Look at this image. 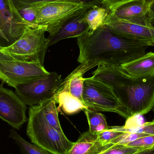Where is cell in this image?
Segmentation results:
<instances>
[{
    "instance_id": "obj_35",
    "label": "cell",
    "mask_w": 154,
    "mask_h": 154,
    "mask_svg": "<svg viewBox=\"0 0 154 154\" xmlns=\"http://www.w3.org/2000/svg\"></svg>"
},
{
    "instance_id": "obj_24",
    "label": "cell",
    "mask_w": 154,
    "mask_h": 154,
    "mask_svg": "<svg viewBox=\"0 0 154 154\" xmlns=\"http://www.w3.org/2000/svg\"><path fill=\"white\" fill-rule=\"evenodd\" d=\"M26 4H35L39 3L57 2H66L80 4L91 6H102L101 0H19Z\"/></svg>"
},
{
    "instance_id": "obj_28",
    "label": "cell",
    "mask_w": 154,
    "mask_h": 154,
    "mask_svg": "<svg viewBox=\"0 0 154 154\" xmlns=\"http://www.w3.org/2000/svg\"><path fill=\"white\" fill-rule=\"evenodd\" d=\"M123 133L122 132L113 131L109 128L108 129L96 134L100 142L104 144L108 145L111 143L113 140L122 134Z\"/></svg>"
},
{
    "instance_id": "obj_18",
    "label": "cell",
    "mask_w": 154,
    "mask_h": 154,
    "mask_svg": "<svg viewBox=\"0 0 154 154\" xmlns=\"http://www.w3.org/2000/svg\"><path fill=\"white\" fill-rule=\"evenodd\" d=\"M12 1L20 16L31 28H39L37 25V17L40 9L45 3L26 4L19 0Z\"/></svg>"
},
{
    "instance_id": "obj_12",
    "label": "cell",
    "mask_w": 154,
    "mask_h": 154,
    "mask_svg": "<svg viewBox=\"0 0 154 154\" xmlns=\"http://www.w3.org/2000/svg\"><path fill=\"white\" fill-rule=\"evenodd\" d=\"M149 6L145 0H134L119 5L112 12L124 20L149 26Z\"/></svg>"
},
{
    "instance_id": "obj_30",
    "label": "cell",
    "mask_w": 154,
    "mask_h": 154,
    "mask_svg": "<svg viewBox=\"0 0 154 154\" xmlns=\"http://www.w3.org/2000/svg\"><path fill=\"white\" fill-rule=\"evenodd\" d=\"M132 154H154V147L148 149H141Z\"/></svg>"
},
{
    "instance_id": "obj_26",
    "label": "cell",
    "mask_w": 154,
    "mask_h": 154,
    "mask_svg": "<svg viewBox=\"0 0 154 154\" xmlns=\"http://www.w3.org/2000/svg\"><path fill=\"white\" fill-rule=\"evenodd\" d=\"M148 135L145 134H136L132 133H123L122 134L115 138L111 142L113 144H119L126 145L128 143L134 141L135 140L146 136Z\"/></svg>"
},
{
    "instance_id": "obj_3",
    "label": "cell",
    "mask_w": 154,
    "mask_h": 154,
    "mask_svg": "<svg viewBox=\"0 0 154 154\" xmlns=\"http://www.w3.org/2000/svg\"><path fill=\"white\" fill-rule=\"evenodd\" d=\"M27 134L32 143L54 154H68L74 143L51 126L39 105L29 108Z\"/></svg>"
},
{
    "instance_id": "obj_2",
    "label": "cell",
    "mask_w": 154,
    "mask_h": 154,
    "mask_svg": "<svg viewBox=\"0 0 154 154\" xmlns=\"http://www.w3.org/2000/svg\"><path fill=\"white\" fill-rule=\"evenodd\" d=\"M92 77L109 86L131 118L147 114L154 106V74L133 79L119 66L99 65Z\"/></svg>"
},
{
    "instance_id": "obj_4",
    "label": "cell",
    "mask_w": 154,
    "mask_h": 154,
    "mask_svg": "<svg viewBox=\"0 0 154 154\" xmlns=\"http://www.w3.org/2000/svg\"><path fill=\"white\" fill-rule=\"evenodd\" d=\"M44 30L27 27L18 40L6 47L1 53L9 59L38 63L44 66L49 41Z\"/></svg>"
},
{
    "instance_id": "obj_16",
    "label": "cell",
    "mask_w": 154,
    "mask_h": 154,
    "mask_svg": "<svg viewBox=\"0 0 154 154\" xmlns=\"http://www.w3.org/2000/svg\"><path fill=\"white\" fill-rule=\"evenodd\" d=\"M86 72L80 65L68 76L63 80L58 90L69 91L76 98L84 103L82 95L85 78H83V76Z\"/></svg>"
},
{
    "instance_id": "obj_10",
    "label": "cell",
    "mask_w": 154,
    "mask_h": 154,
    "mask_svg": "<svg viewBox=\"0 0 154 154\" xmlns=\"http://www.w3.org/2000/svg\"><path fill=\"white\" fill-rule=\"evenodd\" d=\"M27 109L26 104L16 93L0 84V119L20 129L27 122Z\"/></svg>"
},
{
    "instance_id": "obj_9",
    "label": "cell",
    "mask_w": 154,
    "mask_h": 154,
    "mask_svg": "<svg viewBox=\"0 0 154 154\" xmlns=\"http://www.w3.org/2000/svg\"><path fill=\"white\" fill-rule=\"evenodd\" d=\"M115 33L147 47H154V29L119 19L109 12L104 23Z\"/></svg>"
},
{
    "instance_id": "obj_22",
    "label": "cell",
    "mask_w": 154,
    "mask_h": 154,
    "mask_svg": "<svg viewBox=\"0 0 154 154\" xmlns=\"http://www.w3.org/2000/svg\"><path fill=\"white\" fill-rule=\"evenodd\" d=\"M10 136L18 146L22 154H54L27 142L14 130H11Z\"/></svg>"
},
{
    "instance_id": "obj_14",
    "label": "cell",
    "mask_w": 154,
    "mask_h": 154,
    "mask_svg": "<svg viewBox=\"0 0 154 154\" xmlns=\"http://www.w3.org/2000/svg\"><path fill=\"white\" fill-rule=\"evenodd\" d=\"M119 68L133 79H138L154 74V52L146 53L142 57L124 63Z\"/></svg>"
},
{
    "instance_id": "obj_15",
    "label": "cell",
    "mask_w": 154,
    "mask_h": 154,
    "mask_svg": "<svg viewBox=\"0 0 154 154\" xmlns=\"http://www.w3.org/2000/svg\"><path fill=\"white\" fill-rule=\"evenodd\" d=\"M113 144L105 145L100 142L96 134L85 132L74 143L68 154H100Z\"/></svg>"
},
{
    "instance_id": "obj_17",
    "label": "cell",
    "mask_w": 154,
    "mask_h": 154,
    "mask_svg": "<svg viewBox=\"0 0 154 154\" xmlns=\"http://www.w3.org/2000/svg\"><path fill=\"white\" fill-rule=\"evenodd\" d=\"M53 98L56 103L59 104L57 108L59 112L61 109L65 114L71 115L88 108L84 103L67 91L57 90Z\"/></svg>"
},
{
    "instance_id": "obj_6",
    "label": "cell",
    "mask_w": 154,
    "mask_h": 154,
    "mask_svg": "<svg viewBox=\"0 0 154 154\" xmlns=\"http://www.w3.org/2000/svg\"><path fill=\"white\" fill-rule=\"evenodd\" d=\"M92 7L66 2L45 3L38 13L37 25L53 35L69 20Z\"/></svg>"
},
{
    "instance_id": "obj_19",
    "label": "cell",
    "mask_w": 154,
    "mask_h": 154,
    "mask_svg": "<svg viewBox=\"0 0 154 154\" xmlns=\"http://www.w3.org/2000/svg\"><path fill=\"white\" fill-rule=\"evenodd\" d=\"M109 11L103 6H93L88 9L84 14V21L91 33L104 24Z\"/></svg>"
},
{
    "instance_id": "obj_32",
    "label": "cell",
    "mask_w": 154,
    "mask_h": 154,
    "mask_svg": "<svg viewBox=\"0 0 154 154\" xmlns=\"http://www.w3.org/2000/svg\"><path fill=\"white\" fill-rule=\"evenodd\" d=\"M148 25L154 29V18L150 19L148 20Z\"/></svg>"
},
{
    "instance_id": "obj_34",
    "label": "cell",
    "mask_w": 154,
    "mask_h": 154,
    "mask_svg": "<svg viewBox=\"0 0 154 154\" xmlns=\"http://www.w3.org/2000/svg\"><path fill=\"white\" fill-rule=\"evenodd\" d=\"M145 1H146L148 4H150L151 3V2H152L154 0H145Z\"/></svg>"
},
{
    "instance_id": "obj_13",
    "label": "cell",
    "mask_w": 154,
    "mask_h": 154,
    "mask_svg": "<svg viewBox=\"0 0 154 154\" xmlns=\"http://www.w3.org/2000/svg\"><path fill=\"white\" fill-rule=\"evenodd\" d=\"M85 12L74 16L67 21L57 32L53 35H49L47 38L49 41V47L62 40L70 38H78L87 34L89 29L83 19Z\"/></svg>"
},
{
    "instance_id": "obj_31",
    "label": "cell",
    "mask_w": 154,
    "mask_h": 154,
    "mask_svg": "<svg viewBox=\"0 0 154 154\" xmlns=\"http://www.w3.org/2000/svg\"><path fill=\"white\" fill-rule=\"evenodd\" d=\"M154 18V1L149 4L148 18L149 20Z\"/></svg>"
},
{
    "instance_id": "obj_7",
    "label": "cell",
    "mask_w": 154,
    "mask_h": 154,
    "mask_svg": "<svg viewBox=\"0 0 154 154\" xmlns=\"http://www.w3.org/2000/svg\"><path fill=\"white\" fill-rule=\"evenodd\" d=\"M63 79L56 72L17 85L15 93L26 105L36 106L53 97Z\"/></svg>"
},
{
    "instance_id": "obj_5",
    "label": "cell",
    "mask_w": 154,
    "mask_h": 154,
    "mask_svg": "<svg viewBox=\"0 0 154 154\" xmlns=\"http://www.w3.org/2000/svg\"><path fill=\"white\" fill-rule=\"evenodd\" d=\"M83 102L89 108L96 111L113 112L127 119L131 118L111 88L92 77L85 78Z\"/></svg>"
},
{
    "instance_id": "obj_29",
    "label": "cell",
    "mask_w": 154,
    "mask_h": 154,
    "mask_svg": "<svg viewBox=\"0 0 154 154\" xmlns=\"http://www.w3.org/2000/svg\"><path fill=\"white\" fill-rule=\"evenodd\" d=\"M134 0H101L102 6L106 7L109 12L113 11L121 5Z\"/></svg>"
},
{
    "instance_id": "obj_11",
    "label": "cell",
    "mask_w": 154,
    "mask_h": 154,
    "mask_svg": "<svg viewBox=\"0 0 154 154\" xmlns=\"http://www.w3.org/2000/svg\"><path fill=\"white\" fill-rule=\"evenodd\" d=\"M27 27L31 26L20 16L12 0H0V29L10 45L21 37Z\"/></svg>"
},
{
    "instance_id": "obj_8",
    "label": "cell",
    "mask_w": 154,
    "mask_h": 154,
    "mask_svg": "<svg viewBox=\"0 0 154 154\" xmlns=\"http://www.w3.org/2000/svg\"><path fill=\"white\" fill-rule=\"evenodd\" d=\"M49 73L38 63L0 59V80L14 88Z\"/></svg>"
},
{
    "instance_id": "obj_23",
    "label": "cell",
    "mask_w": 154,
    "mask_h": 154,
    "mask_svg": "<svg viewBox=\"0 0 154 154\" xmlns=\"http://www.w3.org/2000/svg\"><path fill=\"white\" fill-rule=\"evenodd\" d=\"M109 128L113 131L122 133H132L145 134L148 135H154V120L151 122H146L137 125H132L128 127L123 126H109Z\"/></svg>"
},
{
    "instance_id": "obj_27",
    "label": "cell",
    "mask_w": 154,
    "mask_h": 154,
    "mask_svg": "<svg viewBox=\"0 0 154 154\" xmlns=\"http://www.w3.org/2000/svg\"><path fill=\"white\" fill-rule=\"evenodd\" d=\"M125 146L146 149L154 147V135H148L138 138Z\"/></svg>"
},
{
    "instance_id": "obj_33",
    "label": "cell",
    "mask_w": 154,
    "mask_h": 154,
    "mask_svg": "<svg viewBox=\"0 0 154 154\" xmlns=\"http://www.w3.org/2000/svg\"><path fill=\"white\" fill-rule=\"evenodd\" d=\"M2 47L0 46V50H1V48H2ZM0 59H9L8 58L6 57L3 55L2 53H1V51H0Z\"/></svg>"
},
{
    "instance_id": "obj_1",
    "label": "cell",
    "mask_w": 154,
    "mask_h": 154,
    "mask_svg": "<svg viewBox=\"0 0 154 154\" xmlns=\"http://www.w3.org/2000/svg\"><path fill=\"white\" fill-rule=\"evenodd\" d=\"M78 61L87 71L100 65L119 66L146 54L148 47L120 36L103 24L77 38Z\"/></svg>"
},
{
    "instance_id": "obj_21",
    "label": "cell",
    "mask_w": 154,
    "mask_h": 154,
    "mask_svg": "<svg viewBox=\"0 0 154 154\" xmlns=\"http://www.w3.org/2000/svg\"><path fill=\"white\" fill-rule=\"evenodd\" d=\"M84 113L87 117L89 130L92 134H97L99 132L108 129L106 117L99 111L93 110L88 108L84 109Z\"/></svg>"
},
{
    "instance_id": "obj_20",
    "label": "cell",
    "mask_w": 154,
    "mask_h": 154,
    "mask_svg": "<svg viewBox=\"0 0 154 154\" xmlns=\"http://www.w3.org/2000/svg\"><path fill=\"white\" fill-rule=\"evenodd\" d=\"M56 104L54 98H52L45 100L39 105L48 123L59 132L63 133L59 119V111Z\"/></svg>"
},
{
    "instance_id": "obj_25",
    "label": "cell",
    "mask_w": 154,
    "mask_h": 154,
    "mask_svg": "<svg viewBox=\"0 0 154 154\" xmlns=\"http://www.w3.org/2000/svg\"><path fill=\"white\" fill-rule=\"evenodd\" d=\"M141 149H143L130 147L123 145L113 144L100 154H132Z\"/></svg>"
}]
</instances>
